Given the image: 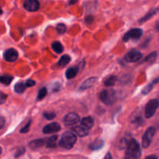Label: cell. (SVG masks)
I'll return each instance as SVG.
<instances>
[{"label": "cell", "instance_id": "40", "mask_svg": "<svg viewBox=\"0 0 159 159\" xmlns=\"http://www.w3.org/2000/svg\"><path fill=\"white\" fill-rule=\"evenodd\" d=\"M2 154V148H1V147H0V154Z\"/></svg>", "mask_w": 159, "mask_h": 159}, {"label": "cell", "instance_id": "18", "mask_svg": "<svg viewBox=\"0 0 159 159\" xmlns=\"http://www.w3.org/2000/svg\"><path fill=\"white\" fill-rule=\"evenodd\" d=\"M52 48L53 51L57 54H61L63 52V46L62 44L59 42H54L52 45Z\"/></svg>", "mask_w": 159, "mask_h": 159}, {"label": "cell", "instance_id": "7", "mask_svg": "<svg viewBox=\"0 0 159 159\" xmlns=\"http://www.w3.org/2000/svg\"><path fill=\"white\" fill-rule=\"evenodd\" d=\"M142 53L139 50L132 49L125 56V60L127 62H137L142 59Z\"/></svg>", "mask_w": 159, "mask_h": 159}, {"label": "cell", "instance_id": "39", "mask_svg": "<svg viewBox=\"0 0 159 159\" xmlns=\"http://www.w3.org/2000/svg\"><path fill=\"white\" fill-rule=\"evenodd\" d=\"M2 10L1 8H0V15L2 14Z\"/></svg>", "mask_w": 159, "mask_h": 159}, {"label": "cell", "instance_id": "28", "mask_svg": "<svg viewBox=\"0 0 159 159\" xmlns=\"http://www.w3.org/2000/svg\"><path fill=\"white\" fill-rule=\"evenodd\" d=\"M153 87H154V85L152 84H150L147 85L146 87H145L144 88H143V90H142V94H148V93L150 92V91L152 90Z\"/></svg>", "mask_w": 159, "mask_h": 159}, {"label": "cell", "instance_id": "24", "mask_svg": "<svg viewBox=\"0 0 159 159\" xmlns=\"http://www.w3.org/2000/svg\"><path fill=\"white\" fill-rule=\"evenodd\" d=\"M26 85L23 83H17L14 87L15 92L18 93V94H22L24 91L26 90Z\"/></svg>", "mask_w": 159, "mask_h": 159}, {"label": "cell", "instance_id": "13", "mask_svg": "<svg viewBox=\"0 0 159 159\" xmlns=\"http://www.w3.org/2000/svg\"><path fill=\"white\" fill-rule=\"evenodd\" d=\"M97 77H91L88 78V80H86L84 82H83L80 87L79 90L80 91H85V90L88 89V88H91L93 86L94 83H95Z\"/></svg>", "mask_w": 159, "mask_h": 159}, {"label": "cell", "instance_id": "20", "mask_svg": "<svg viewBox=\"0 0 159 159\" xmlns=\"http://www.w3.org/2000/svg\"><path fill=\"white\" fill-rule=\"evenodd\" d=\"M157 11H158V9H155V10H151V11H150L149 13H147V14L145 15V16H143V17H142L141 19L140 20V21H139V22H140V24H141V23L146 22L147 20H149V19H151V18L152 17V16H154V15H155L156 13H157Z\"/></svg>", "mask_w": 159, "mask_h": 159}, {"label": "cell", "instance_id": "1", "mask_svg": "<svg viewBox=\"0 0 159 159\" xmlns=\"http://www.w3.org/2000/svg\"><path fill=\"white\" fill-rule=\"evenodd\" d=\"M141 155L140 147L138 142L134 139H131L128 142L124 159H140Z\"/></svg>", "mask_w": 159, "mask_h": 159}, {"label": "cell", "instance_id": "33", "mask_svg": "<svg viewBox=\"0 0 159 159\" xmlns=\"http://www.w3.org/2000/svg\"><path fill=\"white\" fill-rule=\"evenodd\" d=\"M5 119L2 116H0V129H2L3 128L4 125H5Z\"/></svg>", "mask_w": 159, "mask_h": 159}, {"label": "cell", "instance_id": "15", "mask_svg": "<svg viewBox=\"0 0 159 159\" xmlns=\"http://www.w3.org/2000/svg\"><path fill=\"white\" fill-rule=\"evenodd\" d=\"M83 126L86 127L87 129H90L91 128L93 127L94 126V119L91 116H88V117L84 118L81 120V124Z\"/></svg>", "mask_w": 159, "mask_h": 159}, {"label": "cell", "instance_id": "25", "mask_svg": "<svg viewBox=\"0 0 159 159\" xmlns=\"http://www.w3.org/2000/svg\"><path fill=\"white\" fill-rule=\"evenodd\" d=\"M47 93H48V91H47V89L46 88H42V89L40 90L39 92H38V100L40 101V100H42V99L44 98L45 97V96L47 95Z\"/></svg>", "mask_w": 159, "mask_h": 159}, {"label": "cell", "instance_id": "14", "mask_svg": "<svg viewBox=\"0 0 159 159\" xmlns=\"http://www.w3.org/2000/svg\"><path fill=\"white\" fill-rule=\"evenodd\" d=\"M80 71L79 67L74 66V67H70L66 72V76L67 79L70 80L72 78H74L76 75L78 74Z\"/></svg>", "mask_w": 159, "mask_h": 159}, {"label": "cell", "instance_id": "9", "mask_svg": "<svg viewBox=\"0 0 159 159\" xmlns=\"http://www.w3.org/2000/svg\"><path fill=\"white\" fill-rule=\"evenodd\" d=\"M3 58L7 62H13L17 59L18 52L14 48H9L4 52Z\"/></svg>", "mask_w": 159, "mask_h": 159}, {"label": "cell", "instance_id": "29", "mask_svg": "<svg viewBox=\"0 0 159 159\" xmlns=\"http://www.w3.org/2000/svg\"><path fill=\"white\" fill-rule=\"evenodd\" d=\"M43 116L45 119H48V120L53 119L55 117H56V114H55L54 112H44Z\"/></svg>", "mask_w": 159, "mask_h": 159}, {"label": "cell", "instance_id": "19", "mask_svg": "<svg viewBox=\"0 0 159 159\" xmlns=\"http://www.w3.org/2000/svg\"><path fill=\"white\" fill-rule=\"evenodd\" d=\"M13 79V76L10 75H2V76H0V83L5 85H10Z\"/></svg>", "mask_w": 159, "mask_h": 159}, {"label": "cell", "instance_id": "23", "mask_svg": "<svg viewBox=\"0 0 159 159\" xmlns=\"http://www.w3.org/2000/svg\"><path fill=\"white\" fill-rule=\"evenodd\" d=\"M116 81H117V77L116 76H111L106 79V80L104 82V84L106 87H111L114 86Z\"/></svg>", "mask_w": 159, "mask_h": 159}, {"label": "cell", "instance_id": "35", "mask_svg": "<svg viewBox=\"0 0 159 159\" xmlns=\"http://www.w3.org/2000/svg\"><path fill=\"white\" fill-rule=\"evenodd\" d=\"M146 159H157V157L154 154H152V155H149L146 157Z\"/></svg>", "mask_w": 159, "mask_h": 159}, {"label": "cell", "instance_id": "17", "mask_svg": "<svg viewBox=\"0 0 159 159\" xmlns=\"http://www.w3.org/2000/svg\"><path fill=\"white\" fill-rule=\"evenodd\" d=\"M104 145V141L102 139H97L96 140H94L93 143H91L90 144V148L93 151H96V150L101 149V148L103 147Z\"/></svg>", "mask_w": 159, "mask_h": 159}, {"label": "cell", "instance_id": "36", "mask_svg": "<svg viewBox=\"0 0 159 159\" xmlns=\"http://www.w3.org/2000/svg\"><path fill=\"white\" fill-rule=\"evenodd\" d=\"M105 159H113L112 156H111V153L108 152V154H106V156H105Z\"/></svg>", "mask_w": 159, "mask_h": 159}, {"label": "cell", "instance_id": "21", "mask_svg": "<svg viewBox=\"0 0 159 159\" xmlns=\"http://www.w3.org/2000/svg\"><path fill=\"white\" fill-rule=\"evenodd\" d=\"M57 140H58V137L56 135L52 136L50 138H48L46 142V146L47 148H55L56 146V143H57Z\"/></svg>", "mask_w": 159, "mask_h": 159}, {"label": "cell", "instance_id": "12", "mask_svg": "<svg viewBox=\"0 0 159 159\" xmlns=\"http://www.w3.org/2000/svg\"><path fill=\"white\" fill-rule=\"evenodd\" d=\"M89 130L90 129H87L86 127L83 126L82 125L80 126H75L73 128V131H74V134H76L77 136L79 137H85V136L88 135L89 134Z\"/></svg>", "mask_w": 159, "mask_h": 159}, {"label": "cell", "instance_id": "10", "mask_svg": "<svg viewBox=\"0 0 159 159\" xmlns=\"http://www.w3.org/2000/svg\"><path fill=\"white\" fill-rule=\"evenodd\" d=\"M40 4L38 0H24V7L30 12H35L39 9Z\"/></svg>", "mask_w": 159, "mask_h": 159}, {"label": "cell", "instance_id": "26", "mask_svg": "<svg viewBox=\"0 0 159 159\" xmlns=\"http://www.w3.org/2000/svg\"><path fill=\"white\" fill-rule=\"evenodd\" d=\"M56 30H57L58 33H59V34H63L66 32V27L65 24H59L56 26Z\"/></svg>", "mask_w": 159, "mask_h": 159}, {"label": "cell", "instance_id": "38", "mask_svg": "<svg viewBox=\"0 0 159 159\" xmlns=\"http://www.w3.org/2000/svg\"><path fill=\"white\" fill-rule=\"evenodd\" d=\"M155 28H156V30H158L159 31V22L157 23V24H156V26H155Z\"/></svg>", "mask_w": 159, "mask_h": 159}, {"label": "cell", "instance_id": "4", "mask_svg": "<svg viewBox=\"0 0 159 159\" xmlns=\"http://www.w3.org/2000/svg\"><path fill=\"white\" fill-rule=\"evenodd\" d=\"M158 106L159 102L157 99H152V100L149 101L146 105V107H145V116H146V118L149 119V118L152 117Z\"/></svg>", "mask_w": 159, "mask_h": 159}, {"label": "cell", "instance_id": "32", "mask_svg": "<svg viewBox=\"0 0 159 159\" xmlns=\"http://www.w3.org/2000/svg\"><path fill=\"white\" fill-rule=\"evenodd\" d=\"M34 84H35V81H34L33 80H30V79L27 80L25 83L26 87H27V88H29V87H33Z\"/></svg>", "mask_w": 159, "mask_h": 159}, {"label": "cell", "instance_id": "30", "mask_svg": "<svg viewBox=\"0 0 159 159\" xmlns=\"http://www.w3.org/2000/svg\"><path fill=\"white\" fill-rule=\"evenodd\" d=\"M30 123H31V120H30V121H29L28 123H27V124L25 126H24V127H23L22 129H20V133H21V134H26V133L28 132L29 129H30Z\"/></svg>", "mask_w": 159, "mask_h": 159}, {"label": "cell", "instance_id": "22", "mask_svg": "<svg viewBox=\"0 0 159 159\" xmlns=\"http://www.w3.org/2000/svg\"><path fill=\"white\" fill-rule=\"evenodd\" d=\"M70 57L68 55H64L61 57V59H59V62H58V65L60 67H64L67 65V64L70 62Z\"/></svg>", "mask_w": 159, "mask_h": 159}, {"label": "cell", "instance_id": "37", "mask_svg": "<svg viewBox=\"0 0 159 159\" xmlns=\"http://www.w3.org/2000/svg\"><path fill=\"white\" fill-rule=\"evenodd\" d=\"M78 2V0H70V2H69V4L70 5H73V4H75L76 2Z\"/></svg>", "mask_w": 159, "mask_h": 159}, {"label": "cell", "instance_id": "5", "mask_svg": "<svg viewBox=\"0 0 159 159\" xmlns=\"http://www.w3.org/2000/svg\"><path fill=\"white\" fill-rule=\"evenodd\" d=\"M155 134V129L154 127H149L144 133L142 138V146L143 148H147L150 146L152 142L154 136Z\"/></svg>", "mask_w": 159, "mask_h": 159}, {"label": "cell", "instance_id": "31", "mask_svg": "<svg viewBox=\"0 0 159 159\" xmlns=\"http://www.w3.org/2000/svg\"><path fill=\"white\" fill-rule=\"evenodd\" d=\"M7 95L6 94H4L3 92L0 91V105L5 103L6 101H7Z\"/></svg>", "mask_w": 159, "mask_h": 159}, {"label": "cell", "instance_id": "27", "mask_svg": "<svg viewBox=\"0 0 159 159\" xmlns=\"http://www.w3.org/2000/svg\"><path fill=\"white\" fill-rule=\"evenodd\" d=\"M157 58V52H154L151 53L150 55H148L144 59V62H154V60Z\"/></svg>", "mask_w": 159, "mask_h": 159}, {"label": "cell", "instance_id": "11", "mask_svg": "<svg viewBox=\"0 0 159 159\" xmlns=\"http://www.w3.org/2000/svg\"><path fill=\"white\" fill-rule=\"evenodd\" d=\"M61 129V126L58 123H52L50 124L46 125L43 128V133L45 134H54L59 132Z\"/></svg>", "mask_w": 159, "mask_h": 159}, {"label": "cell", "instance_id": "6", "mask_svg": "<svg viewBox=\"0 0 159 159\" xmlns=\"http://www.w3.org/2000/svg\"><path fill=\"white\" fill-rule=\"evenodd\" d=\"M143 34V30L140 28H133L126 32V34L123 37V42H126L129 40H137L141 38Z\"/></svg>", "mask_w": 159, "mask_h": 159}, {"label": "cell", "instance_id": "16", "mask_svg": "<svg viewBox=\"0 0 159 159\" xmlns=\"http://www.w3.org/2000/svg\"><path fill=\"white\" fill-rule=\"evenodd\" d=\"M46 143L45 142V139H38V140H34L33 141L30 142L29 143V146L32 148V149H36V148H39L43 146L45 143Z\"/></svg>", "mask_w": 159, "mask_h": 159}, {"label": "cell", "instance_id": "2", "mask_svg": "<svg viewBox=\"0 0 159 159\" xmlns=\"http://www.w3.org/2000/svg\"><path fill=\"white\" fill-rule=\"evenodd\" d=\"M76 142V136L72 131H66L62 135L59 145L65 149H71Z\"/></svg>", "mask_w": 159, "mask_h": 159}, {"label": "cell", "instance_id": "3", "mask_svg": "<svg viewBox=\"0 0 159 159\" xmlns=\"http://www.w3.org/2000/svg\"><path fill=\"white\" fill-rule=\"evenodd\" d=\"M100 100L105 105H110L116 102V94L114 90L112 89H105L102 91L99 94Z\"/></svg>", "mask_w": 159, "mask_h": 159}, {"label": "cell", "instance_id": "34", "mask_svg": "<svg viewBox=\"0 0 159 159\" xmlns=\"http://www.w3.org/2000/svg\"><path fill=\"white\" fill-rule=\"evenodd\" d=\"M24 151H25V149H24V148H22V149H21V151H18L17 152H16V156H20V155H21V154H23V153L24 152Z\"/></svg>", "mask_w": 159, "mask_h": 159}, {"label": "cell", "instance_id": "8", "mask_svg": "<svg viewBox=\"0 0 159 159\" xmlns=\"http://www.w3.org/2000/svg\"><path fill=\"white\" fill-rule=\"evenodd\" d=\"M80 121V116L75 112H70L64 117L63 122L66 126H73Z\"/></svg>", "mask_w": 159, "mask_h": 159}]
</instances>
